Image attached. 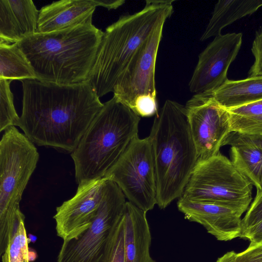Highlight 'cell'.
Here are the masks:
<instances>
[{
    "label": "cell",
    "mask_w": 262,
    "mask_h": 262,
    "mask_svg": "<svg viewBox=\"0 0 262 262\" xmlns=\"http://www.w3.org/2000/svg\"><path fill=\"white\" fill-rule=\"evenodd\" d=\"M251 50L254 61L248 72V77L262 76V26L255 32Z\"/></svg>",
    "instance_id": "4316f807"
},
{
    "label": "cell",
    "mask_w": 262,
    "mask_h": 262,
    "mask_svg": "<svg viewBox=\"0 0 262 262\" xmlns=\"http://www.w3.org/2000/svg\"><path fill=\"white\" fill-rule=\"evenodd\" d=\"M185 107L198 160L219 153L231 132L227 110L202 94H194Z\"/></svg>",
    "instance_id": "8fae6325"
},
{
    "label": "cell",
    "mask_w": 262,
    "mask_h": 262,
    "mask_svg": "<svg viewBox=\"0 0 262 262\" xmlns=\"http://www.w3.org/2000/svg\"><path fill=\"white\" fill-rule=\"evenodd\" d=\"M227 110L231 132L262 136V100Z\"/></svg>",
    "instance_id": "7402d4cb"
},
{
    "label": "cell",
    "mask_w": 262,
    "mask_h": 262,
    "mask_svg": "<svg viewBox=\"0 0 262 262\" xmlns=\"http://www.w3.org/2000/svg\"><path fill=\"white\" fill-rule=\"evenodd\" d=\"M96 5L93 0H61L39 10L38 33H49L81 24L92 18Z\"/></svg>",
    "instance_id": "2e32d148"
},
{
    "label": "cell",
    "mask_w": 262,
    "mask_h": 262,
    "mask_svg": "<svg viewBox=\"0 0 262 262\" xmlns=\"http://www.w3.org/2000/svg\"><path fill=\"white\" fill-rule=\"evenodd\" d=\"M252 184L220 152L199 159L182 198L193 202L222 205L245 212L252 201Z\"/></svg>",
    "instance_id": "52a82bcc"
},
{
    "label": "cell",
    "mask_w": 262,
    "mask_h": 262,
    "mask_svg": "<svg viewBox=\"0 0 262 262\" xmlns=\"http://www.w3.org/2000/svg\"><path fill=\"white\" fill-rule=\"evenodd\" d=\"M239 237L248 239L250 245L262 243V221L247 229L239 236Z\"/></svg>",
    "instance_id": "f1b7e54d"
},
{
    "label": "cell",
    "mask_w": 262,
    "mask_h": 262,
    "mask_svg": "<svg viewBox=\"0 0 262 262\" xmlns=\"http://www.w3.org/2000/svg\"><path fill=\"white\" fill-rule=\"evenodd\" d=\"M235 262H262V243L250 245L236 254Z\"/></svg>",
    "instance_id": "83f0119b"
},
{
    "label": "cell",
    "mask_w": 262,
    "mask_h": 262,
    "mask_svg": "<svg viewBox=\"0 0 262 262\" xmlns=\"http://www.w3.org/2000/svg\"><path fill=\"white\" fill-rule=\"evenodd\" d=\"M38 14L31 0H0V44L18 43L36 33Z\"/></svg>",
    "instance_id": "9a60e30c"
},
{
    "label": "cell",
    "mask_w": 262,
    "mask_h": 262,
    "mask_svg": "<svg viewBox=\"0 0 262 262\" xmlns=\"http://www.w3.org/2000/svg\"><path fill=\"white\" fill-rule=\"evenodd\" d=\"M37 257L36 252L33 249L29 248L28 249V258L30 262L34 261Z\"/></svg>",
    "instance_id": "1f68e13d"
},
{
    "label": "cell",
    "mask_w": 262,
    "mask_h": 262,
    "mask_svg": "<svg viewBox=\"0 0 262 262\" xmlns=\"http://www.w3.org/2000/svg\"><path fill=\"white\" fill-rule=\"evenodd\" d=\"M261 221H262V190L256 192L254 201L248 208L246 215L242 219L241 233Z\"/></svg>",
    "instance_id": "484cf974"
},
{
    "label": "cell",
    "mask_w": 262,
    "mask_h": 262,
    "mask_svg": "<svg viewBox=\"0 0 262 262\" xmlns=\"http://www.w3.org/2000/svg\"><path fill=\"white\" fill-rule=\"evenodd\" d=\"M103 35L91 18L64 30L36 32L18 43L37 80L73 85L88 82Z\"/></svg>",
    "instance_id": "7a4b0ae2"
},
{
    "label": "cell",
    "mask_w": 262,
    "mask_h": 262,
    "mask_svg": "<svg viewBox=\"0 0 262 262\" xmlns=\"http://www.w3.org/2000/svg\"><path fill=\"white\" fill-rule=\"evenodd\" d=\"M164 25L156 28L141 44L114 89V96L139 117H151L158 113L155 67Z\"/></svg>",
    "instance_id": "9c48e42d"
},
{
    "label": "cell",
    "mask_w": 262,
    "mask_h": 262,
    "mask_svg": "<svg viewBox=\"0 0 262 262\" xmlns=\"http://www.w3.org/2000/svg\"><path fill=\"white\" fill-rule=\"evenodd\" d=\"M231 146V161L237 171L254 185L257 192L262 190V148L250 135L232 132L224 145Z\"/></svg>",
    "instance_id": "ac0fdd59"
},
{
    "label": "cell",
    "mask_w": 262,
    "mask_h": 262,
    "mask_svg": "<svg viewBox=\"0 0 262 262\" xmlns=\"http://www.w3.org/2000/svg\"><path fill=\"white\" fill-rule=\"evenodd\" d=\"M237 253L231 251L219 257L216 262H235Z\"/></svg>",
    "instance_id": "4dcf8cb0"
},
{
    "label": "cell",
    "mask_w": 262,
    "mask_h": 262,
    "mask_svg": "<svg viewBox=\"0 0 262 262\" xmlns=\"http://www.w3.org/2000/svg\"><path fill=\"white\" fill-rule=\"evenodd\" d=\"M106 179L78 184L75 195L56 208L53 216L57 235L63 240L89 226L96 216Z\"/></svg>",
    "instance_id": "4fadbf2b"
},
{
    "label": "cell",
    "mask_w": 262,
    "mask_h": 262,
    "mask_svg": "<svg viewBox=\"0 0 262 262\" xmlns=\"http://www.w3.org/2000/svg\"><path fill=\"white\" fill-rule=\"evenodd\" d=\"M157 179V205L167 207L180 198L198 160L185 105L167 99L157 114L149 136Z\"/></svg>",
    "instance_id": "3957f363"
},
{
    "label": "cell",
    "mask_w": 262,
    "mask_h": 262,
    "mask_svg": "<svg viewBox=\"0 0 262 262\" xmlns=\"http://www.w3.org/2000/svg\"><path fill=\"white\" fill-rule=\"evenodd\" d=\"M104 178L115 182L139 208L152 210L157 204V179L150 137L134 139Z\"/></svg>",
    "instance_id": "30bf717a"
},
{
    "label": "cell",
    "mask_w": 262,
    "mask_h": 262,
    "mask_svg": "<svg viewBox=\"0 0 262 262\" xmlns=\"http://www.w3.org/2000/svg\"><path fill=\"white\" fill-rule=\"evenodd\" d=\"M242 36L241 33L221 34L199 54L188 84L191 93L212 96L228 80L227 72L241 49Z\"/></svg>",
    "instance_id": "7c38bea8"
},
{
    "label": "cell",
    "mask_w": 262,
    "mask_h": 262,
    "mask_svg": "<svg viewBox=\"0 0 262 262\" xmlns=\"http://www.w3.org/2000/svg\"><path fill=\"white\" fill-rule=\"evenodd\" d=\"M124 219L125 262H156L150 254L151 236L146 212L126 202Z\"/></svg>",
    "instance_id": "e0dca14e"
},
{
    "label": "cell",
    "mask_w": 262,
    "mask_h": 262,
    "mask_svg": "<svg viewBox=\"0 0 262 262\" xmlns=\"http://www.w3.org/2000/svg\"><path fill=\"white\" fill-rule=\"evenodd\" d=\"M38 159L33 143L15 126L4 131L0 142L1 256L7 248L23 192Z\"/></svg>",
    "instance_id": "8992f818"
},
{
    "label": "cell",
    "mask_w": 262,
    "mask_h": 262,
    "mask_svg": "<svg viewBox=\"0 0 262 262\" xmlns=\"http://www.w3.org/2000/svg\"><path fill=\"white\" fill-rule=\"evenodd\" d=\"M96 6H101L109 10L116 9L125 3L124 0H93Z\"/></svg>",
    "instance_id": "f546056e"
},
{
    "label": "cell",
    "mask_w": 262,
    "mask_h": 262,
    "mask_svg": "<svg viewBox=\"0 0 262 262\" xmlns=\"http://www.w3.org/2000/svg\"><path fill=\"white\" fill-rule=\"evenodd\" d=\"M12 80L0 79V131L17 126L19 117L15 109L13 94L10 89Z\"/></svg>",
    "instance_id": "cb8c5ba5"
},
{
    "label": "cell",
    "mask_w": 262,
    "mask_h": 262,
    "mask_svg": "<svg viewBox=\"0 0 262 262\" xmlns=\"http://www.w3.org/2000/svg\"><path fill=\"white\" fill-rule=\"evenodd\" d=\"M226 109L238 107L262 100V76L228 80L211 96Z\"/></svg>",
    "instance_id": "ffe728a7"
},
{
    "label": "cell",
    "mask_w": 262,
    "mask_h": 262,
    "mask_svg": "<svg viewBox=\"0 0 262 262\" xmlns=\"http://www.w3.org/2000/svg\"><path fill=\"white\" fill-rule=\"evenodd\" d=\"M21 81L22 113L17 126L34 144L72 153L104 103L88 82Z\"/></svg>",
    "instance_id": "6da1fadb"
},
{
    "label": "cell",
    "mask_w": 262,
    "mask_h": 262,
    "mask_svg": "<svg viewBox=\"0 0 262 262\" xmlns=\"http://www.w3.org/2000/svg\"><path fill=\"white\" fill-rule=\"evenodd\" d=\"M0 79L37 80L35 73L18 43L0 44Z\"/></svg>",
    "instance_id": "44dd1931"
},
{
    "label": "cell",
    "mask_w": 262,
    "mask_h": 262,
    "mask_svg": "<svg viewBox=\"0 0 262 262\" xmlns=\"http://www.w3.org/2000/svg\"><path fill=\"white\" fill-rule=\"evenodd\" d=\"M24 214L19 210L16 215L13 228L5 252L2 255V262H30L28 243L25 226Z\"/></svg>",
    "instance_id": "603a6c76"
},
{
    "label": "cell",
    "mask_w": 262,
    "mask_h": 262,
    "mask_svg": "<svg viewBox=\"0 0 262 262\" xmlns=\"http://www.w3.org/2000/svg\"><path fill=\"white\" fill-rule=\"evenodd\" d=\"M262 7V0H220L215 5L211 17L200 38L202 41L221 34L225 27Z\"/></svg>",
    "instance_id": "d6986e66"
},
{
    "label": "cell",
    "mask_w": 262,
    "mask_h": 262,
    "mask_svg": "<svg viewBox=\"0 0 262 262\" xmlns=\"http://www.w3.org/2000/svg\"><path fill=\"white\" fill-rule=\"evenodd\" d=\"M125 196L107 180L97 214L86 227L63 240L57 262H104L115 229L124 215Z\"/></svg>",
    "instance_id": "ba28073f"
},
{
    "label": "cell",
    "mask_w": 262,
    "mask_h": 262,
    "mask_svg": "<svg viewBox=\"0 0 262 262\" xmlns=\"http://www.w3.org/2000/svg\"><path fill=\"white\" fill-rule=\"evenodd\" d=\"M178 208L185 218L202 225L207 232L220 241L239 237L241 216L244 211L222 205L193 202L179 198Z\"/></svg>",
    "instance_id": "5bb4252c"
},
{
    "label": "cell",
    "mask_w": 262,
    "mask_h": 262,
    "mask_svg": "<svg viewBox=\"0 0 262 262\" xmlns=\"http://www.w3.org/2000/svg\"><path fill=\"white\" fill-rule=\"evenodd\" d=\"M104 262H125L124 215L110 240Z\"/></svg>",
    "instance_id": "d4e9b609"
},
{
    "label": "cell",
    "mask_w": 262,
    "mask_h": 262,
    "mask_svg": "<svg viewBox=\"0 0 262 262\" xmlns=\"http://www.w3.org/2000/svg\"><path fill=\"white\" fill-rule=\"evenodd\" d=\"M172 0H146L140 11L125 14L104 32L88 82L99 98L113 92L116 82L144 41L173 13Z\"/></svg>",
    "instance_id": "277c9868"
},
{
    "label": "cell",
    "mask_w": 262,
    "mask_h": 262,
    "mask_svg": "<svg viewBox=\"0 0 262 262\" xmlns=\"http://www.w3.org/2000/svg\"><path fill=\"white\" fill-rule=\"evenodd\" d=\"M254 142L262 148V136L257 135H250Z\"/></svg>",
    "instance_id": "d6a6232c"
},
{
    "label": "cell",
    "mask_w": 262,
    "mask_h": 262,
    "mask_svg": "<svg viewBox=\"0 0 262 262\" xmlns=\"http://www.w3.org/2000/svg\"><path fill=\"white\" fill-rule=\"evenodd\" d=\"M140 117L114 96L103 106L71 153L78 184L100 179L138 137Z\"/></svg>",
    "instance_id": "5b68a950"
}]
</instances>
